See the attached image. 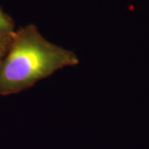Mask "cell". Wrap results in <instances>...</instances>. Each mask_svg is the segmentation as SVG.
<instances>
[{"label":"cell","mask_w":149,"mask_h":149,"mask_svg":"<svg viewBox=\"0 0 149 149\" xmlns=\"http://www.w3.org/2000/svg\"><path fill=\"white\" fill-rule=\"evenodd\" d=\"M13 32H14L13 20L0 8V37L8 36Z\"/></svg>","instance_id":"cell-2"},{"label":"cell","mask_w":149,"mask_h":149,"mask_svg":"<svg viewBox=\"0 0 149 149\" xmlns=\"http://www.w3.org/2000/svg\"><path fill=\"white\" fill-rule=\"evenodd\" d=\"M13 33H11L8 36H5V37H0V66H1V64L3 62V60L7 52H8V49L9 47Z\"/></svg>","instance_id":"cell-3"},{"label":"cell","mask_w":149,"mask_h":149,"mask_svg":"<svg viewBox=\"0 0 149 149\" xmlns=\"http://www.w3.org/2000/svg\"><path fill=\"white\" fill-rule=\"evenodd\" d=\"M74 52L49 42L35 25L14 31L0 66V95H15L65 67L79 64Z\"/></svg>","instance_id":"cell-1"}]
</instances>
